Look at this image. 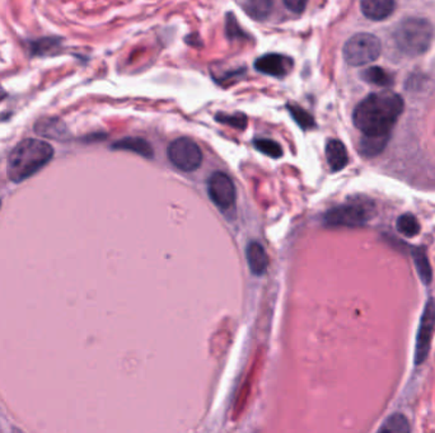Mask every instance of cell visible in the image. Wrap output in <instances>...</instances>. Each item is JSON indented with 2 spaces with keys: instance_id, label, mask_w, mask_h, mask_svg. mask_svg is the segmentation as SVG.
I'll list each match as a JSON object with an SVG mask.
<instances>
[{
  "instance_id": "cell-1",
  "label": "cell",
  "mask_w": 435,
  "mask_h": 433,
  "mask_svg": "<svg viewBox=\"0 0 435 433\" xmlns=\"http://www.w3.org/2000/svg\"><path fill=\"white\" fill-rule=\"evenodd\" d=\"M404 99L390 90L372 93L355 107L354 125L366 136H390L404 112Z\"/></svg>"
},
{
  "instance_id": "cell-2",
  "label": "cell",
  "mask_w": 435,
  "mask_h": 433,
  "mask_svg": "<svg viewBox=\"0 0 435 433\" xmlns=\"http://www.w3.org/2000/svg\"><path fill=\"white\" fill-rule=\"evenodd\" d=\"M54 158V148L49 142L26 139L12 150L8 158V177L21 183L40 172Z\"/></svg>"
},
{
  "instance_id": "cell-3",
  "label": "cell",
  "mask_w": 435,
  "mask_h": 433,
  "mask_svg": "<svg viewBox=\"0 0 435 433\" xmlns=\"http://www.w3.org/2000/svg\"><path fill=\"white\" fill-rule=\"evenodd\" d=\"M434 30L424 18H406L398 23L393 40L398 50L407 56H419L428 51Z\"/></svg>"
},
{
  "instance_id": "cell-4",
  "label": "cell",
  "mask_w": 435,
  "mask_h": 433,
  "mask_svg": "<svg viewBox=\"0 0 435 433\" xmlns=\"http://www.w3.org/2000/svg\"><path fill=\"white\" fill-rule=\"evenodd\" d=\"M382 51L379 38L370 33H356L344 46V59L352 67H363L377 60Z\"/></svg>"
},
{
  "instance_id": "cell-5",
  "label": "cell",
  "mask_w": 435,
  "mask_h": 433,
  "mask_svg": "<svg viewBox=\"0 0 435 433\" xmlns=\"http://www.w3.org/2000/svg\"><path fill=\"white\" fill-rule=\"evenodd\" d=\"M170 162L183 172H194L203 163V151L195 142L188 137H180L168 146Z\"/></svg>"
},
{
  "instance_id": "cell-6",
  "label": "cell",
  "mask_w": 435,
  "mask_h": 433,
  "mask_svg": "<svg viewBox=\"0 0 435 433\" xmlns=\"http://www.w3.org/2000/svg\"><path fill=\"white\" fill-rule=\"evenodd\" d=\"M372 210L364 203H345L329 210L323 221L329 226H345L356 228L363 226L372 217Z\"/></svg>"
},
{
  "instance_id": "cell-7",
  "label": "cell",
  "mask_w": 435,
  "mask_h": 433,
  "mask_svg": "<svg viewBox=\"0 0 435 433\" xmlns=\"http://www.w3.org/2000/svg\"><path fill=\"white\" fill-rule=\"evenodd\" d=\"M435 329V303L433 299L429 300L424 307V313L421 315L416 346H415V364L421 365L428 357L432 339L434 336Z\"/></svg>"
},
{
  "instance_id": "cell-8",
  "label": "cell",
  "mask_w": 435,
  "mask_h": 433,
  "mask_svg": "<svg viewBox=\"0 0 435 433\" xmlns=\"http://www.w3.org/2000/svg\"><path fill=\"white\" fill-rule=\"evenodd\" d=\"M208 191L211 201L217 205L219 209L228 210L234 206L237 200L236 186L225 173H213L208 182Z\"/></svg>"
},
{
  "instance_id": "cell-9",
  "label": "cell",
  "mask_w": 435,
  "mask_h": 433,
  "mask_svg": "<svg viewBox=\"0 0 435 433\" xmlns=\"http://www.w3.org/2000/svg\"><path fill=\"white\" fill-rule=\"evenodd\" d=\"M293 60L280 53H266L258 58L255 62V69L263 74L283 78L292 70Z\"/></svg>"
},
{
  "instance_id": "cell-10",
  "label": "cell",
  "mask_w": 435,
  "mask_h": 433,
  "mask_svg": "<svg viewBox=\"0 0 435 433\" xmlns=\"http://www.w3.org/2000/svg\"><path fill=\"white\" fill-rule=\"evenodd\" d=\"M395 1L392 0H364L361 3L363 15L372 21H383L388 18L395 10Z\"/></svg>"
},
{
  "instance_id": "cell-11",
  "label": "cell",
  "mask_w": 435,
  "mask_h": 433,
  "mask_svg": "<svg viewBox=\"0 0 435 433\" xmlns=\"http://www.w3.org/2000/svg\"><path fill=\"white\" fill-rule=\"evenodd\" d=\"M248 267L255 276H263L269 267V257L258 241H251L247 246Z\"/></svg>"
},
{
  "instance_id": "cell-12",
  "label": "cell",
  "mask_w": 435,
  "mask_h": 433,
  "mask_svg": "<svg viewBox=\"0 0 435 433\" xmlns=\"http://www.w3.org/2000/svg\"><path fill=\"white\" fill-rule=\"evenodd\" d=\"M326 159L332 172L343 171L349 163L345 145L340 140H329L326 144Z\"/></svg>"
},
{
  "instance_id": "cell-13",
  "label": "cell",
  "mask_w": 435,
  "mask_h": 433,
  "mask_svg": "<svg viewBox=\"0 0 435 433\" xmlns=\"http://www.w3.org/2000/svg\"><path fill=\"white\" fill-rule=\"evenodd\" d=\"M35 131L41 136H45L54 140H64L68 135L67 127L63 124V121L53 119V117L38 120L35 125Z\"/></svg>"
},
{
  "instance_id": "cell-14",
  "label": "cell",
  "mask_w": 435,
  "mask_h": 433,
  "mask_svg": "<svg viewBox=\"0 0 435 433\" xmlns=\"http://www.w3.org/2000/svg\"><path fill=\"white\" fill-rule=\"evenodd\" d=\"M113 149L129 150L144 158L154 157V150L151 148V145L140 137H125L122 140H119L116 144H113Z\"/></svg>"
},
{
  "instance_id": "cell-15",
  "label": "cell",
  "mask_w": 435,
  "mask_h": 433,
  "mask_svg": "<svg viewBox=\"0 0 435 433\" xmlns=\"http://www.w3.org/2000/svg\"><path fill=\"white\" fill-rule=\"evenodd\" d=\"M390 136H363L359 149L363 155L366 157H375L382 153L388 142Z\"/></svg>"
},
{
  "instance_id": "cell-16",
  "label": "cell",
  "mask_w": 435,
  "mask_h": 433,
  "mask_svg": "<svg viewBox=\"0 0 435 433\" xmlns=\"http://www.w3.org/2000/svg\"><path fill=\"white\" fill-rule=\"evenodd\" d=\"M377 433H411V427L402 413H393L383 422Z\"/></svg>"
},
{
  "instance_id": "cell-17",
  "label": "cell",
  "mask_w": 435,
  "mask_h": 433,
  "mask_svg": "<svg viewBox=\"0 0 435 433\" xmlns=\"http://www.w3.org/2000/svg\"><path fill=\"white\" fill-rule=\"evenodd\" d=\"M361 76L363 80L378 87H391L393 84V75L379 67H368Z\"/></svg>"
},
{
  "instance_id": "cell-18",
  "label": "cell",
  "mask_w": 435,
  "mask_h": 433,
  "mask_svg": "<svg viewBox=\"0 0 435 433\" xmlns=\"http://www.w3.org/2000/svg\"><path fill=\"white\" fill-rule=\"evenodd\" d=\"M248 15H251L255 19H265L270 15L272 3L268 0H249L240 4Z\"/></svg>"
},
{
  "instance_id": "cell-19",
  "label": "cell",
  "mask_w": 435,
  "mask_h": 433,
  "mask_svg": "<svg viewBox=\"0 0 435 433\" xmlns=\"http://www.w3.org/2000/svg\"><path fill=\"white\" fill-rule=\"evenodd\" d=\"M413 255L415 266H416V271L419 273V277H420L422 284H430L432 278H433V272H432V267H430L427 254L422 249L419 248V249L413 251Z\"/></svg>"
},
{
  "instance_id": "cell-20",
  "label": "cell",
  "mask_w": 435,
  "mask_h": 433,
  "mask_svg": "<svg viewBox=\"0 0 435 433\" xmlns=\"http://www.w3.org/2000/svg\"><path fill=\"white\" fill-rule=\"evenodd\" d=\"M396 226H397L398 232L410 238H413L420 232V224L418 219L411 214H404L398 217Z\"/></svg>"
},
{
  "instance_id": "cell-21",
  "label": "cell",
  "mask_w": 435,
  "mask_h": 433,
  "mask_svg": "<svg viewBox=\"0 0 435 433\" xmlns=\"http://www.w3.org/2000/svg\"><path fill=\"white\" fill-rule=\"evenodd\" d=\"M288 110L292 114L293 119L299 125L303 130H309L315 126V119L312 117V114L303 110L302 107L297 105H288Z\"/></svg>"
},
{
  "instance_id": "cell-22",
  "label": "cell",
  "mask_w": 435,
  "mask_h": 433,
  "mask_svg": "<svg viewBox=\"0 0 435 433\" xmlns=\"http://www.w3.org/2000/svg\"><path fill=\"white\" fill-rule=\"evenodd\" d=\"M255 148L257 150H260L263 154L268 155V157L275 158V159L283 157L281 146L279 145L278 142H274V140L257 139V140H255Z\"/></svg>"
},
{
  "instance_id": "cell-23",
  "label": "cell",
  "mask_w": 435,
  "mask_h": 433,
  "mask_svg": "<svg viewBox=\"0 0 435 433\" xmlns=\"http://www.w3.org/2000/svg\"><path fill=\"white\" fill-rule=\"evenodd\" d=\"M217 121L229 125V126L236 127V128H246L247 126V117L243 113H234V114H224V113H219L218 114Z\"/></svg>"
},
{
  "instance_id": "cell-24",
  "label": "cell",
  "mask_w": 435,
  "mask_h": 433,
  "mask_svg": "<svg viewBox=\"0 0 435 433\" xmlns=\"http://www.w3.org/2000/svg\"><path fill=\"white\" fill-rule=\"evenodd\" d=\"M284 6L289 10H292L293 13L299 15L304 10V8L307 7V1H304V0H284Z\"/></svg>"
},
{
  "instance_id": "cell-25",
  "label": "cell",
  "mask_w": 435,
  "mask_h": 433,
  "mask_svg": "<svg viewBox=\"0 0 435 433\" xmlns=\"http://www.w3.org/2000/svg\"><path fill=\"white\" fill-rule=\"evenodd\" d=\"M4 98H7V92L3 90V87L0 85V102H1Z\"/></svg>"
},
{
  "instance_id": "cell-26",
  "label": "cell",
  "mask_w": 435,
  "mask_h": 433,
  "mask_svg": "<svg viewBox=\"0 0 435 433\" xmlns=\"http://www.w3.org/2000/svg\"><path fill=\"white\" fill-rule=\"evenodd\" d=\"M13 433H23V431H21V430H17V428H13Z\"/></svg>"
},
{
  "instance_id": "cell-27",
  "label": "cell",
  "mask_w": 435,
  "mask_h": 433,
  "mask_svg": "<svg viewBox=\"0 0 435 433\" xmlns=\"http://www.w3.org/2000/svg\"><path fill=\"white\" fill-rule=\"evenodd\" d=\"M0 206H1V203H0Z\"/></svg>"
}]
</instances>
